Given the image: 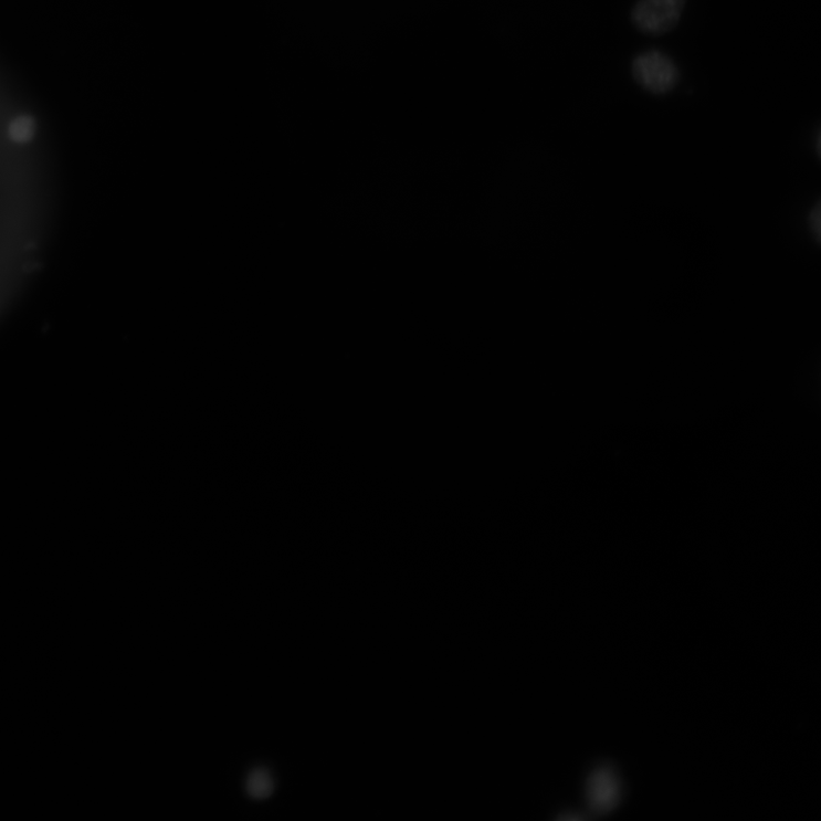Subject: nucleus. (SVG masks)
Returning <instances> with one entry per match:
<instances>
[{
  "label": "nucleus",
  "mask_w": 821,
  "mask_h": 821,
  "mask_svg": "<svg viewBox=\"0 0 821 821\" xmlns=\"http://www.w3.org/2000/svg\"><path fill=\"white\" fill-rule=\"evenodd\" d=\"M246 791L256 800H264L273 792V780L267 771L257 769L246 780Z\"/></svg>",
  "instance_id": "nucleus-4"
},
{
  "label": "nucleus",
  "mask_w": 821,
  "mask_h": 821,
  "mask_svg": "<svg viewBox=\"0 0 821 821\" xmlns=\"http://www.w3.org/2000/svg\"><path fill=\"white\" fill-rule=\"evenodd\" d=\"M621 785L617 773L609 767L593 771L588 782V799L594 812H611L620 802Z\"/></svg>",
  "instance_id": "nucleus-3"
},
{
  "label": "nucleus",
  "mask_w": 821,
  "mask_h": 821,
  "mask_svg": "<svg viewBox=\"0 0 821 821\" xmlns=\"http://www.w3.org/2000/svg\"><path fill=\"white\" fill-rule=\"evenodd\" d=\"M686 7L687 0H636L630 19L641 33L661 38L681 23Z\"/></svg>",
  "instance_id": "nucleus-2"
},
{
  "label": "nucleus",
  "mask_w": 821,
  "mask_h": 821,
  "mask_svg": "<svg viewBox=\"0 0 821 821\" xmlns=\"http://www.w3.org/2000/svg\"><path fill=\"white\" fill-rule=\"evenodd\" d=\"M632 81L644 92L654 96L672 93L681 83L680 64L661 50H649L636 54L630 65Z\"/></svg>",
  "instance_id": "nucleus-1"
},
{
  "label": "nucleus",
  "mask_w": 821,
  "mask_h": 821,
  "mask_svg": "<svg viewBox=\"0 0 821 821\" xmlns=\"http://www.w3.org/2000/svg\"><path fill=\"white\" fill-rule=\"evenodd\" d=\"M33 131V122L25 116L15 119L10 126V136L18 143L28 141L32 137Z\"/></svg>",
  "instance_id": "nucleus-5"
}]
</instances>
